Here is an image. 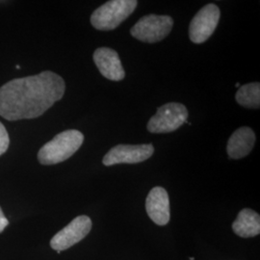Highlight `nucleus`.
I'll use <instances>...</instances> for the list:
<instances>
[{"label":"nucleus","mask_w":260,"mask_h":260,"mask_svg":"<svg viewBox=\"0 0 260 260\" xmlns=\"http://www.w3.org/2000/svg\"><path fill=\"white\" fill-rule=\"evenodd\" d=\"M136 0H111L95 10L91 16L93 27L109 31L118 27L136 9Z\"/></svg>","instance_id":"3"},{"label":"nucleus","mask_w":260,"mask_h":260,"mask_svg":"<svg viewBox=\"0 0 260 260\" xmlns=\"http://www.w3.org/2000/svg\"><path fill=\"white\" fill-rule=\"evenodd\" d=\"M235 99L243 107L258 109L260 107V84L252 82L243 85L238 89Z\"/></svg>","instance_id":"13"},{"label":"nucleus","mask_w":260,"mask_h":260,"mask_svg":"<svg viewBox=\"0 0 260 260\" xmlns=\"http://www.w3.org/2000/svg\"><path fill=\"white\" fill-rule=\"evenodd\" d=\"M146 210L153 223L165 225L171 217L170 198L168 192L162 187H154L150 190L146 200Z\"/></svg>","instance_id":"10"},{"label":"nucleus","mask_w":260,"mask_h":260,"mask_svg":"<svg viewBox=\"0 0 260 260\" xmlns=\"http://www.w3.org/2000/svg\"><path fill=\"white\" fill-rule=\"evenodd\" d=\"M173 25L174 20L169 16L148 15L135 23L130 33L141 42L154 44L167 37Z\"/></svg>","instance_id":"4"},{"label":"nucleus","mask_w":260,"mask_h":260,"mask_svg":"<svg viewBox=\"0 0 260 260\" xmlns=\"http://www.w3.org/2000/svg\"><path fill=\"white\" fill-rule=\"evenodd\" d=\"M92 225V220L88 216L81 215L76 217L52 237L50 240L51 248L58 253L68 250L84 239L91 232Z\"/></svg>","instance_id":"6"},{"label":"nucleus","mask_w":260,"mask_h":260,"mask_svg":"<svg viewBox=\"0 0 260 260\" xmlns=\"http://www.w3.org/2000/svg\"><path fill=\"white\" fill-rule=\"evenodd\" d=\"M93 61L100 73L112 81H121L125 73L119 54L109 47H100L93 53Z\"/></svg>","instance_id":"9"},{"label":"nucleus","mask_w":260,"mask_h":260,"mask_svg":"<svg viewBox=\"0 0 260 260\" xmlns=\"http://www.w3.org/2000/svg\"><path fill=\"white\" fill-rule=\"evenodd\" d=\"M154 152L151 144L144 145H118L112 148L103 159L104 166L116 164H135L148 160Z\"/></svg>","instance_id":"8"},{"label":"nucleus","mask_w":260,"mask_h":260,"mask_svg":"<svg viewBox=\"0 0 260 260\" xmlns=\"http://www.w3.org/2000/svg\"><path fill=\"white\" fill-rule=\"evenodd\" d=\"M64 79L53 72L13 79L0 87V116L8 121L35 119L65 93Z\"/></svg>","instance_id":"1"},{"label":"nucleus","mask_w":260,"mask_h":260,"mask_svg":"<svg viewBox=\"0 0 260 260\" xmlns=\"http://www.w3.org/2000/svg\"><path fill=\"white\" fill-rule=\"evenodd\" d=\"M84 135L76 129L63 131L44 145L38 153V160L42 165H54L74 155L81 147Z\"/></svg>","instance_id":"2"},{"label":"nucleus","mask_w":260,"mask_h":260,"mask_svg":"<svg viewBox=\"0 0 260 260\" xmlns=\"http://www.w3.org/2000/svg\"><path fill=\"white\" fill-rule=\"evenodd\" d=\"M233 233L243 238H250L260 233V216L254 210H241L233 223Z\"/></svg>","instance_id":"12"},{"label":"nucleus","mask_w":260,"mask_h":260,"mask_svg":"<svg viewBox=\"0 0 260 260\" xmlns=\"http://www.w3.org/2000/svg\"><path fill=\"white\" fill-rule=\"evenodd\" d=\"M220 9L215 4H207L198 12L189 27V37L195 44H203L213 34L220 20Z\"/></svg>","instance_id":"7"},{"label":"nucleus","mask_w":260,"mask_h":260,"mask_svg":"<svg viewBox=\"0 0 260 260\" xmlns=\"http://www.w3.org/2000/svg\"><path fill=\"white\" fill-rule=\"evenodd\" d=\"M255 143V134L253 130L243 126L236 131L228 142L226 151L232 159H240L247 156L253 149Z\"/></svg>","instance_id":"11"},{"label":"nucleus","mask_w":260,"mask_h":260,"mask_svg":"<svg viewBox=\"0 0 260 260\" xmlns=\"http://www.w3.org/2000/svg\"><path fill=\"white\" fill-rule=\"evenodd\" d=\"M188 119V111L183 104L170 103L162 105L148 122L151 133H169L178 129Z\"/></svg>","instance_id":"5"},{"label":"nucleus","mask_w":260,"mask_h":260,"mask_svg":"<svg viewBox=\"0 0 260 260\" xmlns=\"http://www.w3.org/2000/svg\"><path fill=\"white\" fill-rule=\"evenodd\" d=\"M8 224H9V221H8V219L5 217V215L3 214V211H2V209H1V207H0V233H2V232L5 230V228H6Z\"/></svg>","instance_id":"15"},{"label":"nucleus","mask_w":260,"mask_h":260,"mask_svg":"<svg viewBox=\"0 0 260 260\" xmlns=\"http://www.w3.org/2000/svg\"><path fill=\"white\" fill-rule=\"evenodd\" d=\"M235 86H236L237 88H240V83H236L235 84Z\"/></svg>","instance_id":"16"},{"label":"nucleus","mask_w":260,"mask_h":260,"mask_svg":"<svg viewBox=\"0 0 260 260\" xmlns=\"http://www.w3.org/2000/svg\"><path fill=\"white\" fill-rule=\"evenodd\" d=\"M10 139L8 132L3 125L2 122H0V155L3 154L8 148H9Z\"/></svg>","instance_id":"14"}]
</instances>
